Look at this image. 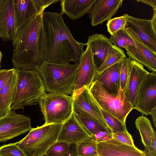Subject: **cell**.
Segmentation results:
<instances>
[{
	"mask_svg": "<svg viewBox=\"0 0 156 156\" xmlns=\"http://www.w3.org/2000/svg\"><path fill=\"white\" fill-rule=\"evenodd\" d=\"M42 13H38L19 29L12 40L13 68L38 71L46 61L47 47Z\"/></svg>",
	"mask_w": 156,
	"mask_h": 156,
	"instance_id": "cell-1",
	"label": "cell"
},
{
	"mask_svg": "<svg viewBox=\"0 0 156 156\" xmlns=\"http://www.w3.org/2000/svg\"><path fill=\"white\" fill-rule=\"evenodd\" d=\"M42 15L47 47L46 61L62 64L73 62L78 66L86 43L75 39L61 13L44 12Z\"/></svg>",
	"mask_w": 156,
	"mask_h": 156,
	"instance_id": "cell-2",
	"label": "cell"
},
{
	"mask_svg": "<svg viewBox=\"0 0 156 156\" xmlns=\"http://www.w3.org/2000/svg\"><path fill=\"white\" fill-rule=\"evenodd\" d=\"M78 66L44 62L38 70L46 91L72 95Z\"/></svg>",
	"mask_w": 156,
	"mask_h": 156,
	"instance_id": "cell-3",
	"label": "cell"
},
{
	"mask_svg": "<svg viewBox=\"0 0 156 156\" xmlns=\"http://www.w3.org/2000/svg\"><path fill=\"white\" fill-rule=\"evenodd\" d=\"M17 78L16 93L11 110H23L27 106L35 105L46 93L38 71L15 69Z\"/></svg>",
	"mask_w": 156,
	"mask_h": 156,
	"instance_id": "cell-4",
	"label": "cell"
},
{
	"mask_svg": "<svg viewBox=\"0 0 156 156\" xmlns=\"http://www.w3.org/2000/svg\"><path fill=\"white\" fill-rule=\"evenodd\" d=\"M62 124H44L32 128L17 145L27 156H43L57 142Z\"/></svg>",
	"mask_w": 156,
	"mask_h": 156,
	"instance_id": "cell-5",
	"label": "cell"
},
{
	"mask_svg": "<svg viewBox=\"0 0 156 156\" xmlns=\"http://www.w3.org/2000/svg\"><path fill=\"white\" fill-rule=\"evenodd\" d=\"M89 90L101 108L125 124L127 117L133 109L120 88L115 97L107 92L99 82L95 81L89 87Z\"/></svg>",
	"mask_w": 156,
	"mask_h": 156,
	"instance_id": "cell-6",
	"label": "cell"
},
{
	"mask_svg": "<svg viewBox=\"0 0 156 156\" xmlns=\"http://www.w3.org/2000/svg\"><path fill=\"white\" fill-rule=\"evenodd\" d=\"M39 103L45 124L63 123L73 112L72 97L67 94L58 93H46Z\"/></svg>",
	"mask_w": 156,
	"mask_h": 156,
	"instance_id": "cell-7",
	"label": "cell"
},
{
	"mask_svg": "<svg viewBox=\"0 0 156 156\" xmlns=\"http://www.w3.org/2000/svg\"><path fill=\"white\" fill-rule=\"evenodd\" d=\"M30 118L11 110L0 119V142H4L23 134L32 128Z\"/></svg>",
	"mask_w": 156,
	"mask_h": 156,
	"instance_id": "cell-8",
	"label": "cell"
},
{
	"mask_svg": "<svg viewBox=\"0 0 156 156\" xmlns=\"http://www.w3.org/2000/svg\"><path fill=\"white\" fill-rule=\"evenodd\" d=\"M156 72L149 73L143 80L138 91L135 109L142 115H150L156 109Z\"/></svg>",
	"mask_w": 156,
	"mask_h": 156,
	"instance_id": "cell-9",
	"label": "cell"
},
{
	"mask_svg": "<svg viewBox=\"0 0 156 156\" xmlns=\"http://www.w3.org/2000/svg\"><path fill=\"white\" fill-rule=\"evenodd\" d=\"M72 95L73 108L83 112L105 128L110 130L98 105L89 90V88L84 87Z\"/></svg>",
	"mask_w": 156,
	"mask_h": 156,
	"instance_id": "cell-10",
	"label": "cell"
},
{
	"mask_svg": "<svg viewBox=\"0 0 156 156\" xmlns=\"http://www.w3.org/2000/svg\"><path fill=\"white\" fill-rule=\"evenodd\" d=\"M123 15L126 22L125 27L129 29L142 43L156 53V34L153 30L151 20L139 18L127 14Z\"/></svg>",
	"mask_w": 156,
	"mask_h": 156,
	"instance_id": "cell-11",
	"label": "cell"
},
{
	"mask_svg": "<svg viewBox=\"0 0 156 156\" xmlns=\"http://www.w3.org/2000/svg\"><path fill=\"white\" fill-rule=\"evenodd\" d=\"M78 65L77 78L72 94L82 88H89L97 72L96 67L90 46L87 45Z\"/></svg>",
	"mask_w": 156,
	"mask_h": 156,
	"instance_id": "cell-12",
	"label": "cell"
},
{
	"mask_svg": "<svg viewBox=\"0 0 156 156\" xmlns=\"http://www.w3.org/2000/svg\"><path fill=\"white\" fill-rule=\"evenodd\" d=\"M123 0H96L88 12L91 25L95 26L108 20L122 6Z\"/></svg>",
	"mask_w": 156,
	"mask_h": 156,
	"instance_id": "cell-13",
	"label": "cell"
},
{
	"mask_svg": "<svg viewBox=\"0 0 156 156\" xmlns=\"http://www.w3.org/2000/svg\"><path fill=\"white\" fill-rule=\"evenodd\" d=\"M90 136L78 121L73 112L71 116L63 123L57 142L76 144Z\"/></svg>",
	"mask_w": 156,
	"mask_h": 156,
	"instance_id": "cell-14",
	"label": "cell"
},
{
	"mask_svg": "<svg viewBox=\"0 0 156 156\" xmlns=\"http://www.w3.org/2000/svg\"><path fill=\"white\" fill-rule=\"evenodd\" d=\"M17 32L13 0H0V37L4 41H11Z\"/></svg>",
	"mask_w": 156,
	"mask_h": 156,
	"instance_id": "cell-15",
	"label": "cell"
},
{
	"mask_svg": "<svg viewBox=\"0 0 156 156\" xmlns=\"http://www.w3.org/2000/svg\"><path fill=\"white\" fill-rule=\"evenodd\" d=\"M97 151L98 156H146L144 151L113 138L98 142Z\"/></svg>",
	"mask_w": 156,
	"mask_h": 156,
	"instance_id": "cell-16",
	"label": "cell"
},
{
	"mask_svg": "<svg viewBox=\"0 0 156 156\" xmlns=\"http://www.w3.org/2000/svg\"><path fill=\"white\" fill-rule=\"evenodd\" d=\"M143 66L131 60L130 73L126 88L123 91L133 109L135 108L138 91L145 77L149 73Z\"/></svg>",
	"mask_w": 156,
	"mask_h": 156,
	"instance_id": "cell-17",
	"label": "cell"
},
{
	"mask_svg": "<svg viewBox=\"0 0 156 156\" xmlns=\"http://www.w3.org/2000/svg\"><path fill=\"white\" fill-rule=\"evenodd\" d=\"M122 62L116 63L99 73H96L93 82H98L107 92L117 97L120 88V75Z\"/></svg>",
	"mask_w": 156,
	"mask_h": 156,
	"instance_id": "cell-18",
	"label": "cell"
},
{
	"mask_svg": "<svg viewBox=\"0 0 156 156\" xmlns=\"http://www.w3.org/2000/svg\"><path fill=\"white\" fill-rule=\"evenodd\" d=\"M125 31L133 40L136 46L134 53H126L132 60L146 67L152 72H156V53L142 43L129 29L125 27Z\"/></svg>",
	"mask_w": 156,
	"mask_h": 156,
	"instance_id": "cell-19",
	"label": "cell"
},
{
	"mask_svg": "<svg viewBox=\"0 0 156 156\" xmlns=\"http://www.w3.org/2000/svg\"><path fill=\"white\" fill-rule=\"evenodd\" d=\"M13 2L15 26L17 32L40 12L32 0H13Z\"/></svg>",
	"mask_w": 156,
	"mask_h": 156,
	"instance_id": "cell-20",
	"label": "cell"
},
{
	"mask_svg": "<svg viewBox=\"0 0 156 156\" xmlns=\"http://www.w3.org/2000/svg\"><path fill=\"white\" fill-rule=\"evenodd\" d=\"M86 44L91 48L97 69L102 65L108 48L113 44L109 38L104 35L97 33L90 35Z\"/></svg>",
	"mask_w": 156,
	"mask_h": 156,
	"instance_id": "cell-21",
	"label": "cell"
},
{
	"mask_svg": "<svg viewBox=\"0 0 156 156\" xmlns=\"http://www.w3.org/2000/svg\"><path fill=\"white\" fill-rule=\"evenodd\" d=\"M96 0H60L61 13L76 20L88 13Z\"/></svg>",
	"mask_w": 156,
	"mask_h": 156,
	"instance_id": "cell-22",
	"label": "cell"
},
{
	"mask_svg": "<svg viewBox=\"0 0 156 156\" xmlns=\"http://www.w3.org/2000/svg\"><path fill=\"white\" fill-rule=\"evenodd\" d=\"M17 78L15 69L0 91V119L6 116L11 111V106L16 93Z\"/></svg>",
	"mask_w": 156,
	"mask_h": 156,
	"instance_id": "cell-23",
	"label": "cell"
},
{
	"mask_svg": "<svg viewBox=\"0 0 156 156\" xmlns=\"http://www.w3.org/2000/svg\"><path fill=\"white\" fill-rule=\"evenodd\" d=\"M135 123L145 148L151 150L152 139L156 133L153 129L150 121L142 115L136 119Z\"/></svg>",
	"mask_w": 156,
	"mask_h": 156,
	"instance_id": "cell-24",
	"label": "cell"
},
{
	"mask_svg": "<svg viewBox=\"0 0 156 156\" xmlns=\"http://www.w3.org/2000/svg\"><path fill=\"white\" fill-rule=\"evenodd\" d=\"M110 40L116 47L125 49L126 53L133 54L136 50L135 44L131 37L124 29L119 30L113 35H111Z\"/></svg>",
	"mask_w": 156,
	"mask_h": 156,
	"instance_id": "cell-25",
	"label": "cell"
},
{
	"mask_svg": "<svg viewBox=\"0 0 156 156\" xmlns=\"http://www.w3.org/2000/svg\"><path fill=\"white\" fill-rule=\"evenodd\" d=\"M73 112L78 121L91 136L101 131H111L75 108H73Z\"/></svg>",
	"mask_w": 156,
	"mask_h": 156,
	"instance_id": "cell-26",
	"label": "cell"
},
{
	"mask_svg": "<svg viewBox=\"0 0 156 156\" xmlns=\"http://www.w3.org/2000/svg\"><path fill=\"white\" fill-rule=\"evenodd\" d=\"M127 58L124 51L114 45L109 48L107 55L102 65L97 69L99 73L107 68L118 62H122Z\"/></svg>",
	"mask_w": 156,
	"mask_h": 156,
	"instance_id": "cell-27",
	"label": "cell"
},
{
	"mask_svg": "<svg viewBox=\"0 0 156 156\" xmlns=\"http://www.w3.org/2000/svg\"><path fill=\"white\" fill-rule=\"evenodd\" d=\"M98 142L91 136L79 144H75L78 156H98Z\"/></svg>",
	"mask_w": 156,
	"mask_h": 156,
	"instance_id": "cell-28",
	"label": "cell"
},
{
	"mask_svg": "<svg viewBox=\"0 0 156 156\" xmlns=\"http://www.w3.org/2000/svg\"><path fill=\"white\" fill-rule=\"evenodd\" d=\"M99 107L103 116L111 132L127 131L126 124L123 123Z\"/></svg>",
	"mask_w": 156,
	"mask_h": 156,
	"instance_id": "cell-29",
	"label": "cell"
},
{
	"mask_svg": "<svg viewBox=\"0 0 156 156\" xmlns=\"http://www.w3.org/2000/svg\"><path fill=\"white\" fill-rule=\"evenodd\" d=\"M71 144L64 142H56L48 150L45 154L49 156H62L70 150Z\"/></svg>",
	"mask_w": 156,
	"mask_h": 156,
	"instance_id": "cell-30",
	"label": "cell"
},
{
	"mask_svg": "<svg viewBox=\"0 0 156 156\" xmlns=\"http://www.w3.org/2000/svg\"><path fill=\"white\" fill-rule=\"evenodd\" d=\"M131 59L127 57L122 62L120 73V88L124 91L127 84L130 73Z\"/></svg>",
	"mask_w": 156,
	"mask_h": 156,
	"instance_id": "cell-31",
	"label": "cell"
},
{
	"mask_svg": "<svg viewBox=\"0 0 156 156\" xmlns=\"http://www.w3.org/2000/svg\"><path fill=\"white\" fill-rule=\"evenodd\" d=\"M0 156H27L17 145L11 143L0 147Z\"/></svg>",
	"mask_w": 156,
	"mask_h": 156,
	"instance_id": "cell-32",
	"label": "cell"
},
{
	"mask_svg": "<svg viewBox=\"0 0 156 156\" xmlns=\"http://www.w3.org/2000/svg\"><path fill=\"white\" fill-rule=\"evenodd\" d=\"M126 23V18L123 15L111 19L106 24L107 31L111 35H114L119 30L124 29Z\"/></svg>",
	"mask_w": 156,
	"mask_h": 156,
	"instance_id": "cell-33",
	"label": "cell"
},
{
	"mask_svg": "<svg viewBox=\"0 0 156 156\" xmlns=\"http://www.w3.org/2000/svg\"><path fill=\"white\" fill-rule=\"evenodd\" d=\"M112 138L126 144L136 147L132 136L128 131L122 132H111Z\"/></svg>",
	"mask_w": 156,
	"mask_h": 156,
	"instance_id": "cell-34",
	"label": "cell"
},
{
	"mask_svg": "<svg viewBox=\"0 0 156 156\" xmlns=\"http://www.w3.org/2000/svg\"><path fill=\"white\" fill-rule=\"evenodd\" d=\"M39 12H43L46 8L59 0H32Z\"/></svg>",
	"mask_w": 156,
	"mask_h": 156,
	"instance_id": "cell-35",
	"label": "cell"
},
{
	"mask_svg": "<svg viewBox=\"0 0 156 156\" xmlns=\"http://www.w3.org/2000/svg\"><path fill=\"white\" fill-rule=\"evenodd\" d=\"M91 136L98 143L106 141L112 139V134L111 131H101Z\"/></svg>",
	"mask_w": 156,
	"mask_h": 156,
	"instance_id": "cell-36",
	"label": "cell"
},
{
	"mask_svg": "<svg viewBox=\"0 0 156 156\" xmlns=\"http://www.w3.org/2000/svg\"><path fill=\"white\" fill-rule=\"evenodd\" d=\"M15 71L13 68L8 69L6 73L0 78V91L5 84L7 80Z\"/></svg>",
	"mask_w": 156,
	"mask_h": 156,
	"instance_id": "cell-37",
	"label": "cell"
},
{
	"mask_svg": "<svg viewBox=\"0 0 156 156\" xmlns=\"http://www.w3.org/2000/svg\"><path fill=\"white\" fill-rule=\"evenodd\" d=\"M136 1L149 5L153 8L154 12H156V0H137Z\"/></svg>",
	"mask_w": 156,
	"mask_h": 156,
	"instance_id": "cell-38",
	"label": "cell"
},
{
	"mask_svg": "<svg viewBox=\"0 0 156 156\" xmlns=\"http://www.w3.org/2000/svg\"><path fill=\"white\" fill-rule=\"evenodd\" d=\"M151 150L154 156H156V134H154L152 140Z\"/></svg>",
	"mask_w": 156,
	"mask_h": 156,
	"instance_id": "cell-39",
	"label": "cell"
},
{
	"mask_svg": "<svg viewBox=\"0 0 156 156\" xmlns=\"http://www.w3.org/2000/svg\"><path fill=\"white\" fill-rule=\"evenodd\" d=\"M153 30L156 34V12H154L152 18L151 20Z\"/></svg>",
	"mask_w": 156,
	"mask_h": 156,
	"instance_id": "cell-40",
	"label": "cell"
},
{
	"mask_svg": "<svg viewBox=\"0 0 156 156\" xmlns=\"http://www.w3.org/2000/svg\"><path fill=\"white\" fill-rule=\"evenodd\" d=\"M43 156H49L46 154H44ZM62 156H78L76 150L75 144V147L74 149H70V151L67 153Z\"/></svg>",
	"mask_w": 156,
	"mask_h": 156,
	"instance_id": "cell-41",
	"label": "cell"
},
{
	"mask_svg": "<svg viewBox=\"0 0 156 156\" xmlns=\"http://www.w3.org/2000/svg\"><path fill=\"white\" fill-rule=\"evenodd\" d=\"M151 115L153 119V122L155 126H156V109L154 110L151 113Z\"/></svg>",
	"mask_w": 156,
	"mask_h": 156,
	"instance_id": "cell-42",
	"label": "cell"
},
{
	"mask_svg": "<svg viewBox=\"0 0 156 156\" xmlns=\"http://www.w3.org/2000/svg\"><path fill=\"white\" fill-rule=\"evenodd\" d=\"M144 151L145 153L146 156H154L150 150L145 148Z\"/></svg>",
	"mask_w": 156,
	"mask_h": 156,
	"instance_id": "cell-43",
	"label": "cell"
},
{
	"mask_svg": "<svg viewBox=\"0 0 156 156\" xmlns=\"http://www.w3.org/2000/svg\"><path fill=\"white\" fill-rule=\"evenodd\" d=\"M8 69H0V78L7 71Z\"/></svg>",
	"mask_w": 156,
	"mask_h": 156,
	"instance_id": "cell-44",
	"label": "cell"
},
{
	"mask_svg": "<svg viewBox=\"0 0 156 156\" xmlns=\"http://www.w3.org/2000/svg\"><path fill=\"white\" fill-rule=\"evenodd\" d=\"M2 54L1 51H0V69L1 67V64L2 59Z\"/></svg>",
	"mask_w": 156,
	"mask_h": 156,
	"instance_id": "cell-45",
	"label": "cell"
},
{
	"mask_svg": "<svg viewBox=\"0 0 156 156\" xmlns=\"http://www.w3.org/2000/svg\"></svg>",
	"mask_w": 156,
	"mask_h": 156,
	"instance_id": "cell-46",
	"label": "cell"
}]
</instances>
